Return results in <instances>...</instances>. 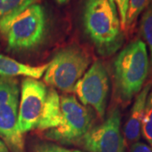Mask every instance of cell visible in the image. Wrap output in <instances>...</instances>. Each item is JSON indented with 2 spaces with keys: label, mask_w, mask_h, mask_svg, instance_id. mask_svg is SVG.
Returning a JSON list of instances; mask_svg holds the SVG:
<instances>
[{
  "label": "cell",
  "mask_w": 152,
  "mask_h": 152,
  "mask_svg": "<svg viewBox=\"0 0 152 152\" xmlns=\"http://www.w3.org/2000/svg\"><path fill=\"white\" fill-rule=\"evenodd\" d=\"M83 26L100 55L114 54L123 46L124 31L117 10L109 0H86Z\"/></svg>",
  "instance_id": "obj_1"
},
{
  "label": "cell",
  "mask_w": 152,
  "mask_h": 152,
  "mask_svg": "<svg viewBox=\"0 0 152 152\" xmlns=\"http://www.w3.org/2000/svg\"><path fill=\"white\" fill-rule=\"evenodd\" d=\"M150 58L146 44L136 39L120 51L113 63L115 94L128 104L142 90L148 75Z\"/></svg>",
  "instance_id": "obj_2"
},
{
  "label": "cell",
  "mask_w": 152,
  "mask_h": 152,
  "mask_svg": "<svg viewBox=\"0 0 152 152\" xmlns=\"http://www.w3.org/2000/svg\"><path fill=\"white\" fill-rule=\"evenodd\" d=\"M46 31L45 10L37 3L0 21V34L10 51H28L37 48L42 42Z\"/></svg>",
  "instance_id": "obj_3"
},
{
  "label": "cell",
  "mask_w": 152,
  "mask_h": 152,
  "mask_svg": "<svg viewBox=\"0 0 152 152\" xmlns=\"http://www.w3.org/2000/svg\"><path fill=\"white\" fill-rule=\"evenodd\" d=\"M91 58L84 49L69 46L59 50L44 74V81L60 91H73L76 83L86 74Z\"/></svg>",
  "instance_id": "obj_4"
},
{
  "label": "cell",
  "mask_w": 152,
  "mask_h": 152,
  "mask_svg": "<svg viewBox=\"0 0 152 152\" xmlns=\"http://www.w3.org/2000/svg\"><path fill=\"white\" fill-rule=\"evenodd\" d=\"M20 93L15 78L0 76V139L10 152H25L24 136L18 127Z\"/></svg>",
  "instance_id": "obj_5"
},
{
  "label": "cell",
  "mask_w": 152,
  "mask_h": 152,
  "mask_svg": "<svg viewBox=\"0 0 152 152\" xmlns=\"http://www.w3.org/2000/svg\"><path fill=\"white\" fill-rule=\"evenodd\" d=\"M62 122L58 127L45 131L44 137L61 144L80 142L91 129L92 117L74 96L61 97Z\"/></svg>",
  "instance_id": "obj_6"
},
{
  "label": "cell",
  "mask_w": 152,
  "mask_h": 152,
  "mask_svg": "<svg viewBox=\"0 0 152 152\" xmlns=\"http://www.w3.org/2000/svg\"><path fill=\"white\" fill-rule=\"evenodd\" d=\"M110 81L107 70L101 60H96L76 83L74 92L80 103L91 107L100 118H103L108 98Z\"/></svg>",
  "instance_id": "obj_7"
},
{
  "label": "cell",
  "mask_w": 152,
  "mask_h": 152,
  "mask_svg": "<svg viewBox=\"0 0 152 152\" xmlns=\"http://www.w3.org/2000/svg\"><path fill=\"white\" fill-rule=\"evenodd\" d=\"M80 142L88 152H125L119 108L110 110L103 122L91 129Z\"/></svg>",
  "instance_id": "obj_8"
},
{
  "label": "cell",
  "mask_w": 152,
  "mask_h": 152,
  "mask_svg": "<svg viewBox=\"0 0 152 152\" xmlns=\"http://www.w3.org/2000/svg\"><path fill=\"white\" fill-rule=\"evenodd\" d=\"M48 91L46 85L36 79L22 80L18 109V127L22 134L37 129Z\"/></svg>",
  "instance_id": "obj_9"
},
{
  "label": "cell",
  "mask_w": 152,
  "mask_h": 152,
  "mask_svg": "<svg viewBox=\"0 0 152 152\" xmlns=\"http://www.w3.org/2000/svg\"><path fill=\"white\" fill-rule=\"evenodd\" d=\"M152 81L147 83L137 95L129 118L124 128V138L127 145H132L139 141L141 134V125L148 95L151 90Z\"/></svg>",
  "instance_id": "obj_10"
},
{
  "label": "cell",
  "mask_w": 152,
  "mask_h": 152,
  "mask_svg": "<svg viewBox=\"0 0 152 152\" xmlns=\"http://www.w3.org/2000/svg\"><path fill=\"white\" fill-rule=\"evenodd\" d=\"M48 67V64L41 66L25 64L8 56L0 54V76L15 78L16 76H26L38 80L42 78Z\"/></svg>",
  "instance_id": "obj_11"
},
{
  "label": "cell",
  "mask_w": 152,
  "mask_h": 152,
  "mask_svg": "<svg viewBox=\"0 0 152 152\" xmlns=\"http://www.w3.org/2000/svg\"><path fill=\"white\" fill-rule=\"evenodd\" d=\"M62 122L61 97L53 88L48 89L43 111L37 129L47 131L58 127Z\"/></svg>",
  "instance_id": "obj_12"
},
{
  "label": "cell",
  "mask_w": 152,
  "mask_h": 152,
  "mask_svg": "<svg viewBox=\"0 0 152 152\" xmlns=\"http://www.w3.org/2000/svg\"><path fill=\"white\" fill-rule=\"evenodd\" d=\"M37 0H0V21L13 16Z\"/></svg>",
  "instance_id": "obj_13"
},
{
  "label": "cell",
  "mask_w": 152,
  "mask_h": 152,
  "mask_svg": "<svg viewBox=\"0 0 152 152\" xmlns=\"http://www.w3.org/2000/svg\"><path fill=\"white\" fill-rule=\"evenodd\" d=\"M140 31L150 50V65L152 67V2L143 12L140 24Z\"/></svg>",
  "instance_id": "obj_14"
},
{
  "label": "cell",
  "mask_w": 152,
  "mask_h": 152,
  "mask_svg": "<svg viewBox=\"0 0 152 152\" xmlns=\"http://www.w3.org/2000/svg\"><path fill=\"white\" fill-rule=\"evenodd\" d=\"M152 0H129V8L126 17V26L125 31L131 29L134 25L138 17L151 4Z\"/></svg>",
  "instance_id": "obj_15"
},
{
  "label": "cell",
  "mask_w": 152,
  "mask_h": 152,
  "mask_svg": "<svg viewBox=\"0 0 152 152\" xmlns=\"http://www.w3.org/2000/svg\"><path fill=\"white\" fill-rule=\"evenodd\" d=\"M141 134L152 149V89L147 98L145 114L142 121Z\"/></svg>",
  "instance_id": "obj_16"
},
{
  "label": "cell",
  "mask_w": 152,
  "mask_h": 152,
  "mask_svg": "<svg viewBox=\"0 0 152 152\" xmlns=\"http://www.w3.org/2000/svg\"><path fill=\"white\" fill-rule=\"evenodd\" d=\"M33 152H84L78 150L67 149L58 145L47 142L37 143L33 147Z\"/></svg>",
  "instance_id": "obj_17"
},
{
  "label": "cell",
  "mask_w": 152,
  "mask_h": 152,
  "mask_svg": "<svg viewBox=\"0 0 152 152\" xmlns=\"http://www.w3.org/2000/svg\"><path fill=\"white\" fill-rule=\"evenodd\" d=\"M112 5L114 6L117 10L118 15L119 17L120 23L123 31H125L126 26V17L129 8V0H109Z\"/></svg>",
  "instance_id": "obj_18"
},
{
  "label": "cell",
  "mask_w": 152,
  "mask_h": 152,
  "mask_svg": "<svg viewBox=\"0 0 152 152\" xmlns=\"http://www.w3.org/2000/svg\"><path fill=\"white\" fill-rule=\"evenodd\" d=\"M129 152H152V149L145 143L138 141L130 145Z\"/></svg>",
  "instance_id": "obj_19"
},
{
  "label": "cell",
  "mask_w": 152,
  "mask_h": 152,
  "mask_svg": "<svg viewBox=\"0 0 152 152\" xmlns=\"http://www.w3.org/2000/svg\"><path fill=\"white\" fill-rule=\"evenodd\" d=\"M0 152H10L6 144L0 139Z\"/></svg>",
  "instance_id": "obj_20"
},
{
  "label": "cell",
  "mask_w": 152,
  "mask_h": 152,
  "mask_svg": "<svg viewBox=\"0 0 152 152\" xmlns=\"http://www.w3.org/2000/svg\"><path fill=\"white\" fill-rule=\"evenodd\" d=\"M58 4H65L67 2H69V0H56Z\"/></svg>",
  "instance_id": "obj_21"
}]
</instances>
